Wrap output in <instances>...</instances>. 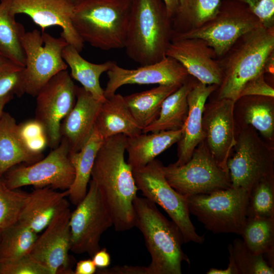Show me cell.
I'll return each instance as SVG.
<instances>
[{"label": "cell", "instance_id": "6da1fadb", "mask_svg": "<svg viewBox=\"0 0 274 274\" xmlns=\"http://www.w3.org/2000/svg\"><path fill=\"white\" fill-rule=\"evenodd\" d=\"M126 139L125 135L119 134L104 140L91 174L113 226L119 232L134 227L133 201L139 190L132 169L125 160Z\"/></svg>", "mask_w": 274, "mask_h": 274}, {"label": "cell", "instance_id": "7a4b0ae2", "mask_svg": "<svg viewBox=\"0 0 274 274\" xmlns=\"http://www.w3.org/2000/svg\"><path fill=\"white\" fill-rule=\"evenodd\" d=\"M274 52V27L261 26L240 37L221 57L217 58L222 80L217 91V99L235 102L244 85L264 74L266 63Z\"/></svg>", "mask_w": 274, "mask_h": 274}, {"label": "cell", "instance_id": "3957f363", "mask_svg": "<svg viewBox=\"0 0 274 274\" xmlns=\"http://www.w3.org/2000/svg\"><path fill=\"white\" fill-rule=\"evenodd\" d=\"M134 226L143 234L151 261L148 274H181L183 262L190 263L182 250L184 241L178 226L145 197L133 200Z\"/></svg>", "mask_w": 274, "mask_h": 274}, {"label": "cell", "instance_id": "277c9868", "mask_svg": "<svg viewBox=\"0 0 274 274\" xmlns=\"http://www.w3.org/2000/svg\"><path fill=\"white\" fill-rule=\"evenodd\" d=\"M172 20L163 0H131L124 48L131 59L145 65L166 56Z\"/></svg>", "mask_w": 274, "mask_h": 274}, {"label": "cell", "instance_id": "5b68a950", "mask_svg": "<svg viewBox=\"0 0 274 274\" xmlns=\"http://www.w3.org/2000/svg\"><path fill=\"white\" fill-rule=\"evenodd\" d=\"M131 0H82L75 5L73 25L84 42L103 50L124 47Z\"/></svg>", "mask_w": 274, "mask_h": 274}, {"label": "cell", "instance_id": "8992f818", "mask_svg": "<svg viewBox=\"0 0 274 274\" xmlns=\"http://www.w3.org/2000/svg\"><path fill=\"white\" fill-rule=\"evenodd\" d=\"M249 192L230 187L186 198L190 214L214 233L241 235L247 218Z\"/></svg>", "mask_w": 274, "mask_h": 274}, {"label": "cell", "instance_id": "52a82bcc", "mask_svg": "<svg viewBox=\"0 0 274 274\" xmlns=\"http://www.w3.org/2000/svg\"><path fill=\"white\" fill-rule=\"evenodd\" d=\"M162 163L154 159L145 166L132 169L136 186L146 198L160 206L179 227L184 243L202 244L204 236L196 231L190 218L186 198L166 181Z\"/></svg>", "mask_w": 274, "mask_h": 274}, {"label": "cell", "instance_id": "ba28073f", "mask_svg": "<svg viewBox=\"0 0 274 274\" xmlns=\"http://www.w3.org/2000/svg\"><path fill=\"white\" fill-rule=\"evenodd\" d=\"M168 184L185 198L231 187L229 173L217 163L204 140L184 164L163 166Z\"/></svg>", "mask_w": 274, "mask_h": 274}, {"label": "cell", "instance_id": "9c48e42d", "mask_svg": "<svg viewBox=\"0 0 274 274\" xmlns=\"http://www.w3.org/2000/svg\"><path fill=\"white\" fill-rule=\"evenodd\" d=\"M237 127L236 143L227 165L231 187L249 192L257 181L274 175L273 147L264 141L251 126Z\"/></svg>", "mask_w": 274, "mask_h": 274}, {"label": "cell", "instance_id": "30bf717a", "mask_svg": "<svg viewBox=\"0 0 274 274\" xmlns=\"http://www.w3.org/2000/svg\"><path fill=\"white\" fill-rule=\"evenodd\" d=\"M25 53L24 72L25 93L36 97L42 87L54 76L66 70L62 56L68 44L61 37L55 38L37 29L25 32L21 40Z\"/></svg>", "mask_w": 274, "mask_h": 274}, {"label": "cell", "instance_id": "8fae6325", "mask_svg": "<svg viewBox=\"0 0 274 274\" xmlns=\"http://www.w3.org/2000/svg\"><path fill=\"white\" fill-rule=\"evenodd\" d=\"M261 26L263 25L259 19L246 4L222 0L217 13L212 19L172 41L191 38L201 39L214 49L218 58L242 35Z\"/></svg>", "mask_w": 274, "mask_h": 274}, {"label": "cell", "instance_id": "7c38bea8", "mask_svg": "<svg viewBox=\"0 0 274 274\" xmlns=\"http://www.w3.org/2000/svg\"><path fill=\"white\" fill-rule=\"evenodd\" d=\"M4 175V182L11 189L33 186L68 190L75 173L70 158L68 143L62 138L59 145L45 158L29 165L13 167Z\"/></svg>", "mask_w": 274, "mask_h": 274}, {"label": "cell", "instance_id": "4fadbf2b", "mask_svg": "<svg viewBox=\"0 0 274 274\" xmlns=\"http://www.w3.org/2000/svg\"><path fill=\"white\" fill-rule=\"evenodd\" d=\"M89 183L86 195L71 214L70 251L92 257L100 249L101 235L113 224L95 184L92 180Z\"/></svg>", "mask_w": 274, "mask_h": 274}, {"label": "cell", "instance_id": "5bb4252c", "mask_svg": "<svg viewBox=\"0 0 274 274\" xmlns=\"http://www.w3.org/2000/svg\"><path fill=\"white\" fill-rule=\"evenodd\" d=\"M76 86L65 70L52 78L36 96L35 119L44 126L52 149L60 143L61 123L75 105Z\"/></svg>", "mask_w": 274, "mask_h": 274}, {"label": "cell", "instance_id": "9a60e30c", "mask_svg": "<svg viewBox=\"0 0 274 274\" xmlns=\"http://www.w3.org/2000/svg\"><path fill=\"white\" fill-rule=\"evenodd\" d=\"M234 105L231 99L216 98L206 104L202 117L204 141L217 163L227 173V161L237 133Z\"/></svg>", "mask_w": 274, "mask_h": 274}, {"label": "cell", "instance_id": "2e32d148", "mask_svg": "<svg viewBox=\"0 0 274 274\" xmlns=\"http://www.w3.org/2000/svg\"><path fill=\"white\" fill-rule=\"evenodd\" d=\"M67 200L40 236L29 254L47 267L51 274L74 273L70 268L71 248L70 219Z\"/></svg>", "mask_w": 274, "mask_h": 274}, {"label": "cell", "instance_id": "e0dca14e", "mask_svg": "<svg viewBox=\"0 0 274 274\" xmlns=\"http://www.w3.org/2000/svg\"><path fill=\"white\" fill-rule=\"evenodd\" d=\"M108 81L104 89V95L108 98L116 93L121 86L127 84H158L181 86L190 75L177 60L165 56L160 61L141 65L136 69H126L115 62L107 72Z\"/></svg>", "mask_w": 274, "mask_h": 274}, {"label": "cell", "instance_id": "ac0fdd59", "mask_svg": "<svg viewBox=\"0 0 274 274\" xmlns=\"http://www.w3.org/2000/svg\"><path fill=\"white\" fill-rule=\"evenodd\" d=\"M74 7L70 0H11L10 11L14 15H28L43 31L48 27H60V37L80 52L84 42L72 24Z\"/></svg>", "mask_w": 274, "mask_h": 274}, {"label": "cell", "instance_id": "d6986e66", "mask_svg": "<svg viewBox=\"0 0 274 274\" xmlns=\"http://www.w3.org/2000/svg\"><path fill=\"white\" fill-rule=\"evenodd\" d=\"M165 55L179 62L199 82L218 87L221 83L222 73L217 55L204 40L191 38L172 41Z\"/></svg>", "mask_w": 274, "mask_h": 274}, {"label": "cell", "instance_id": "ffe728a7", "mask_svg": "<svg viewBox=\"0 0 274 274\" xmlns=\"http://www.w3.org/2000/svg\"><path fill=\"white\" fill-rule=\"evenodd\" d=\"M76 96L74 107L60 126L61 138L68 143L70 153L79 151L89 138L103 102L83 87L76 86Z\"/></svg>", "mask_w": 274, "mask_h": 274}, {"label": "cell", "instance_id": "44dd1931", "mask_svg": "<svg viewBox=\"0 0 274 274\" xmlns=\"http://www.w3.org/2000/svg\"><path fill=\"white\" fill-rule=\"evenodd\" d=\"M218 88L215 84L207 85L196 80L187 95L188 112L182 128L178 143V160L181 165L188 162L197 146L204 140L202 117L206 101Z\"/></svg>", "mask_w": 274, "mask_h": 274}, {"label": "cell", "instance_id": "7402d4cb", "mask_svg": "<svg viewBox=\"0 0 274 274\" xmlns=\"http://www.w3.org/2000/svg\"><path fill=\"white\" fill-rule=\"evenodd\" d=\"M67 190L49 187L36 188L27 193L18 221L37 233L43 231L67 201Z\"/></svg>", "mask_w": 274, "mask_h": 274}, {"label": "cell", "instance_id": "603a6c76", "mask_svg": "<svg viewBox=\"0 0 274 274\" xmlns=\"http://www.w3.org/2000/svg\"><path fill=\"white\" fill-rule=\"evenodd\" d=\"M94 127L104 140L119 134L132 137L143 132V128L130 112L124 96L117 93L102 102Z\"/></svg>", "mask_w": 274, "mask_h": 274}, {"label": "cell", "instance_id": "cb8c5ba5", "mask_svg": "<svg viewBox=\"0 0 274 274\" xmlns=\"http://www.w3.org/2000/svg\"><path fill=\"white\" fill-rule=\"evenodd\" d=\"M235 119L237 126L249 125L258 131L266 143L273 147L274 97L250 95L242 96L235 102Z\"/></svg>", "mask_w": 274, "mask_h": 274}, {"label": "cell", "instance_id": "d4e9b609", "mask_svg": "<svg viewBox=\"0 0 274 274\" xmlns=\"http://www.w3.org/2000/svg\"><path fill=\"white\" fill-rule=\"evenodd\" d=\"M141 133L132 137H127L126 151L127 162L132 169L146 165L159 154L177 143L182 134V129L158 132Z\"/></svg>", "mask_w": 274, "mask_h": 274}, {"label": "cell", "instance_id": "484cf974", "mask_svg": "<svg viewBox=\"0 0 274 274\" xmlns=\"http://www.w3.org/2000/svg\"><path fill=\"white\" fill-rule=\"evenodd\" d=\"M42 157L27 150L20 136L15 118L4 112L0 118V177L19 163L30 164Z\"/></svg>", "mask_w": 274, "mask_h": 274}, {"label": "cell", "instance_id": "4316f807", "mask_svg": "<svg viewBox=\"0 0 274 274\" xmlns=\"http://www.w3.org/2000/svg\"><path fill=\"white\" fill-rule=\"evenodd\" d=\"M104 140L94 126L91 135L81 149L76 152H70L75 176L68 190V196L74 205L77 206L87 193L95 159Z\"/></svg>", "mask_w": 274, "mask_h": 274}, {"label": "cell", "instance_id": "83f0119b", "mask_svg": "<svg viewBox=\"0 0 274 274\" xmlns=\"http://www.w3.org/2000/svg\"><path fill=\"white\" fill-rule=\"evenodd\" d=\"M190 76L187 80L163 101L157 118L143 129V133L182 129L186 119L187 95L196 81Z\"/></svg>", "mask_w": 274, "mask_h": 274}, {"label": "cell", "instance_id": "f1b7e54d", "mask_svg": "<svg viewBox=\"0 0 274 274\" xmlns=\"http://www.w3.org/2000/svg\"><path fill=\"white\" fill-rule=\"evenodd\" d=\"M62 56L71 69V76L78 81L85 90L96 99L104 101V89L100 85L101 75L111 67L113 62L108 60L102 63L95 64L83 58L80 52L73 46L67 44L63 49Z\"/></svg>", "mask_w": 274, "mask_h": 274}, {"label": "cell", "instance_id": "f546056e", "mask_svg": "<svg viewBox=\"0 0 274 274\" xmlns=\"http://www.w3.org/2000/svg\"><path fill=\"white\" fill-rule=\"evenodd\" d=\"M222 0H179L172 18V40L197 29L217 13Z\"/></svg>", "mask_w": 274, "mask_h": 274}, {"label": "cell", "instance_id": "4dcf8cb0", "mask_svg": "<svg viewBox=\"0 0 274 274\" xmlns=\"http://www.w3.org/2000/svg\"><path fill=\"white\" fill-rule=\"evenodd\" d=\"M179 87L159 85L150 90L124 96V98L133 117L143 129L157 118L164 99Z\"/></svg>", "mask_w": 274, "mask_h": 274}, {"label": "cell", "instance_id": "1f68e13d", "mask_svg": "<svg viewBox=\"0 0 274 274\" xmlns=\"http://www.w3.org/2000/svg\"><path fill=\"white\" fill-rule=\"evenodd\" d=\"M11 0L0 1V54L25 67L21 40L25 29L10 11Z\"/></svg>", "mask_w": 274, "mask_h": 274}, {"label": "cell", "instance_id": "d6a6232c", "mask_svg": "<svg viewBox=\"0 0 274 274\" xmlns=\"http://www.w3.org/2000/svg\"><path fill=\"white\" fill-rule=\"evenodd\" d=\"M241 235L251 252L263 255L274 267V217H247Z\"/></svg>", "mask_w": 274, "mask_h": 274}, {"label": "cell", "instance_id": "836d02e7", "mask_svg": "<svg viewBox=\"0 0 274 274\" xmlns=\"http://www.w3.org/2000/svg\"><path fill=\"white\" fill-rule=\"evenodd\" d=\"M38 233L19 221L1 231L0 263L29 254Z\"/></svg>", "mask_w": 274, "mask_h": 274}, {"label": "cell", "instance_id": "e575fe53", "mask_svg": "<svg viewBox=\"0 0 274 274\" xmlns=\"http://www.w3.org/2000/svg\"><path fill=\"white\" fill-rule=\"evenodd\" d=\"M229 262L235 268L237 274H273L274 267L270 266L261 254L251 252L243 239L236 238L228 246Z\"/></svg>", "mask_w": 274, "mask_h": 274}, {"label": "cell", "instance_id": "d590c367", "mask_svg": "<svg viewBox=\"0 0 274 274\" xmlns=\"http://www.w3.org/2000/svg\"><path fill=\"white\" fill-rule=\"evenodd\" d=\"M247 217H274V175L257 181L249 192Z\"/></svg>", "mask_w": 274, "mask_h": 274}, {"label": "cell", "instance_id": "8d00e7d4", "mask_svg": "<svg viewBox=\"0 0 274 274\" xmlns=\"http://www.w3.org/2000/svg\"><path fill=\"white\" fill-rule=\"evenodd\" d=\"M9 188L0 177V231L18 222L27 193Z\"/></svg>", "mask_w": 274, "mask_h": 274}, {"label": "cell", "instance_id": "74e56055", "mask_svg": "<svg viewBox=\"0 0 274 274\" xmlns=\"http://www.w3.org/2000/svg\"><path fill=\"white\" fill-rule=\"evenodd\" d=\"M24 67L0 54V96L13 94L21 97L25 93Z\"/></svg>", "mask_w": 274, "mask_h": 274}, {"label": "cell", "instance_id": "f35d334b", "mask_svg": "<svg viewBox=\"0 0 274 274\" xmlns=\"http://www.w3.org/2000/svg\"><path fill=\"white\" fill-rule=\"evenodd\" d=\"M20 136L27 150L36 155H42L49 141L44 126L36 119L18 124Z\"/></svg>", "mask_w": 274, "mask_h": 274}, {"label": "cell", "instance_id": "ab89813d", "mask_svg": "<svg viewBox=\"0 0 274 274\" xmlns=\"http://www.w3.org/2000/svg\"><path fill=\"white\" fill-rule=\"evenodd\" d=\"M0 274H51L49 269L30 254L14 261L0 263Z\"/></svg>", "mask_w": 274, "mask_h": 274}, {"label": "cell", "instance_id": "60d3db41", "mask_svg": "<svg viewBox=\"0 0 274 274\" xmlns=\"http://www.w3.org/2000/svg\"><path fill=\"white\" fill-rule=\"evenodd\" d=\"M243 3L250 9L266 27H274V0H232Z\"/></svg>", "mask_w": 274, "mask_h": 274}, {"label": "cell", "instance_id": "b9f144b4", "mask_svg": "<svg viewBox=\"0 0 274 274\" xmlns=\"http://www.w3.org/2000/svg\"><path fill=\"white\" fill-rule=\"evenodd\" d=\"M261 74L248 81L242 89L239 97L257 95L274 97V89L265 81Z\"/></svg>", "mask_w": 274, "mask_h": 274}, {"label": "cell", "instance_id": "7bdbcfd3", "mask_svg": "<svg viewBox=\"0 0 274 274\" xmlns=\"http://www.w3.org/2000/svg\"><path fill=\"white\" fill-rule=\"evenodd\" d=\"M98 272L102 274H148L147 266L126 265L99 269Z\"/></svg>", "mask_w": 274, "mask_h": 274}, {"label": "cell", "instance_id": "ee69618b", "mask_svg": "<svg viewBox=\"0 0 274 274\" xmlns=\"http://www.w3.org/2000/svg\"><path fill=\"white\" fill-rule=\"evenodd\" d=\"M91 257L97 268H106L110 264L111 257L106 248H100Z\"/></svg>", "mask_w": 274, "mask_h": 274}, {"label": "cell", "instance_id": "f6af8a7d", "mask_svg": "<svg viewBox=\"0 0 274 274\" xmlns=\"http://www.w3.org/2000/svg\"><path fill=\"white\" fill-rule=\"evenodd\" d=\"M97 268L92 259L82 260L78 261L76 266L75 274H93Z\"/></svg>", "mask_w": 274, "mask_h": 274}, {"label": "cell", "instance_id": "bcb514c9", "mask_svg": "<svg viewBox=\"0 0 274 274\" xmlns=\"http://www.w3.org/2000/svg\"><path fill=\"white\" fill-rule=\"evenodd\" d=\"M207 274H237V272L233 266L228 264L225 269H217L211 268L207 272Z\"/></svg>", "mask_w": 274, "mask_h": 274}, {"label": "cell", "instance_id": "7dc6e473", "mask_svg": "<svg viewBox=\"0 0 274 274\" xmlns=\"http://www.w3.org/2000/svg\"><path fill=\"white\" fill-rule=\"evenodd\" d=\"M163 1L168 15L172 18L176 11L179 0H163Z\"/></svg>", "mask_w": 274, "mask_h": 274}, {"label": "cell", "instance_id": "c3c4849f", "mask_svg": "<svg viewBox=\"0 0 274 274\" xmlns=\"http://www.w3.org/2000/svg\"><path fill=\"white\" fill-rule=\"evenodd\" d=\"M14 96L13 94H8L0 96V118L4 112V108L13 99Z\"/></svg>", "mask_w": 274, "mask_h": 274}, {"label": "cell", "instance_id": "681fc988", "mask_svg": "<svg viewBox=\"0 0 274 274\" xmlns=\"http://www.w3.org/2000/svg\"><path fill=\"white\" fill-rule=\"evenodd\" d=\"M75 5L80 2L82 0H70Z\"/></svg>", "mask_w": 274, "mask_h": 274}, {"label": "cell", "instance_id": "f907efd6", "mask_svg": "<svg viewBox=\"0 0 274 274\" xmlns=\"http://www.w3.org/2000/svg\"><path fill=\"white\" fill-rule=\"evenodd\" d=\"M1 231H0V242H1Z\"/></svg>", "mask_w": 274, "mask_h": 274}]
</instances>
